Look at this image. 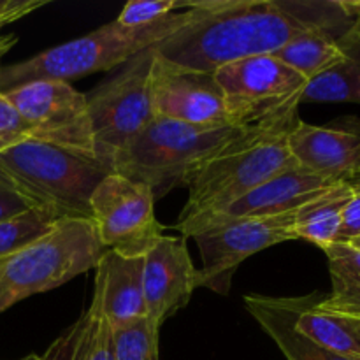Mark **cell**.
Wrapping results in <instances>:
<instances>
[{
	"label": "cell",
	"mask_w": 360,
	"mask_h": 360,
	"mask_svg": "<svg viewBox=\"0 0 360 360\" xmlns=\"http://www.w3.org/2000/svg\"><path fill=\"white\" fill-rule=\"evenodd\" d=\"M192 6L195 18L158 42L155 51L204 72L236 60L273 55L306 32L343 35L357 21L341 0H192Z\"/></svg>",
	"instance_id": "6da1fadb"
},
{
	"label": "cell",
	"mask_w": 360,
	"mask_h": 360,
	"mask_svg": "<svg viewBox=\"0 0 360 360\" xmlns=\"http://www.w3.org/2000/svg\"><path fill=\"white\" fill-rule=\"evenodd\" d=\"M301 95L259 122L246 125L236 139L211 155L190 179L188 199L174 227L220 213L246 193L295 167L288 137L299 122Z\"/></svg>",
	"instance_id": "7a4b0ae2"
},
{
	"label": "cell",
	"mask_w": 360,
	"mask_h": 360,
	"mask_svg": "<svg viewBox=\"0 0 360 360\" xmlns=\"http://www.w3.org/2000/svg\"><path fill=\"white\" fill-rule=\"evenodd\" d=\"M195 18V7L169 14L146 27H123L111 21L74 41L49 48L23 62L2 67L0 91L30 81H65L122 67L144 49L155 48Z\"/></svg>",
	"instance_id": "3957f363"
},
{
	"label": "cell",
	"mask_w": 360,
	"mask_h": 360,
	"mask_svg": "<svg viewBox=\"0 0 360 360\" xmlns=\"http://www.w3.org/2000/svg\"><path fill=\"white\" fill-rule=\"evenodd\" d=\"M245 127H200L155 118L112 162V172L143 183L162 199L186 188L206 158L239 136Z\"/></svg>",
	"instance_id": "277c9868"
},
{
	"label": "cell",
	"mask_w": 360,
	"mask_h": 360,
	"mask_svg": "<svg viewBox=\"0 0 360 360\" xmlns=\"http://www.w3.org/2000/svg\"><path fill=\"white\" fill-rule=\"evenodd\" d=\"M0 172L30 207L90 220V197L109 174L101 162L27 139L0 155Z\"/></svg>",
	"instance_id": "5b68a950"
},
{
	"label": "cell",
	"mask_w": 360,
	"mask_h": 360,
	"mask_svg": "<svg viewBox=\"0 0 360 360\" xmlns=\"http://www.w3.org/2000/svg\"><path fill=\"white\" fill-rule=\"evenodd\" d=\"M105 253L91 220L62 218L48 234L0 262V315L95 269Z\"/></svg>",
	"instance_id": "8992f818"
},
{
	"label": "cell",
	"mask_w": 360,
	"mask_h": 360,
	"mask_svg": "<svg viewBox=\"0 0 360 360\" xmlns=\"http://www.w3.org/2000/svg\"><path fill=\"white\" fill-rule=\"evenodd\" d=\"M153 60L155 48L144 49L109 79L84 94L95 155L111 172L115 158L155 120L150 94Z\"/></svg>",
	"instance_id": "52a82bcc"
},
{
	"label": "cell",
	"mask_w": 360,
	"mask_h": 360,
	"mask_svg": "<svg viewBox=\"0 0 360 360\" xmlns=\"http://www.w3.org/2000/svg\"><path fill=\"white\" fill-rule=\"evenodd\" d=\"M2 94L27 123L30 139L97 160L84 94L65 81H30Z\"/></svg>",
	"instance_id": "ba28073f"
},
{
	"label": "cell",
	"mask_w": 360,
	"mask_h": 360,
	"mask_svg": "<svg viewBox=\"0 0 360 360\" xmlns=\"http://www.w3.org/2000/svg\"><path fill=\"white\" fill-rule=\"evenodd\" d=\"M90 220L102 245L125 257H144L164 236L151 190L116 172H109L91 193Z\"/></svg>",
	"instance_id": "9c48e42d"
},
{
	"label": "cell",
	"mask_w": 360,
	"mask_h": 360,
	"mask_svg": "<svg viewBox=\"0 0 360 360\" xmlns=\"http://www.w3.org/2000/svg\"><path fill=\"white\" fill-rule=\"evenodd\" d=\"M295 211L224 221L193 234L202 260L199 287L227 295L232 276L246 259L274 245L297 239L294 232Z\"/></svg>",
	"instance_id": "30bf717a"
},
{
	"label": "cell",
	"mask_w": 360,
	"mask_h": 360,
	"mask_svg": "<svg viewBox=\"0 0 360 360\" xmlns=\"http://www.w3.org/2000/svg\"><path fill=\"white\" fill-rule=\"evenodd\" d=\"M225 111L232 125L245 127L266 118L304 91L308 79L274 55H259L225 63L214 70Z\"/></svg>",
	"instance_id": "8fae6325"
},
{
	"label": "cell",
	"mask_w": 360,
	"mask_h": 360,
	"mask_svg": "<svg viewBox=\"0 0 360 360\" xmlns=\"http://www.w3.org/2000/svg\"><path fill=\"white\" fill-rule=\"evenodd\" d=\"M150 94L155 118L200 127L232 125L214 72L178 65L155 51Z\"/></svg>",
	"instance_id": "7c38bea8"
},
{
	"label": "cell",
	"mask_w": 360,
	"mask_h": 360,
	"mask_svg": "<svg viewBox=\"0 0 360 360\" xmlns=\"http://www.w3.org/2000/svg\"><path fill=\"white\" fill-rule=\"evenodd\" d=\"M341 183V181H340ZM338 181L316 176L306 169L295 167L274 176L273 179L264 185L257 186L245 197L236 200L220 213L210 214V217L199 218V220L188 221L185 225L174 227L181 232L183 238H192L193 234L211 225L224 224V221L241 220V218H257V217H274V214L288 213L304 206L309 200L316 199L323 192L336 186Z\"/></svg>",
	"instance_id": "4fadbf2b"
},
{
	"label": "cell",
	"mask_w": 360,
	"mask_h": 360,
	"mask_svg": "<svg viewBox=\"0 0 360 360\" xmlns=\"http://www.w3.org/2000/svg\"><path fill=\"white\" fill-rule=\"evenodd\" d=\"M144 302L157 327L185 308L199 288V269L190 259L186 238L162 236L144 255Z\"/></svg>",
	"instance_id": "5bb4252c"
},
{
	"label": "cell",
	"mask_w": 360,
	"mask_h": 360,
	"mask_svg": "<svg viewBox=\"0 0 360 360\" xmlns=\"http://www.w3.org/2000/svg\"><path fill=\"white\" fill-rule=\"evenodd\" d=\"M288 148L299 167L330 181H345L360 171V120L343 116L327 125L299 120Z\"/></svg>",
	"instance_id": "9a60e30c"
},
{
	"label": "cell",
	"mask_w": 360,
	"mask_h": 360,
	"mask_svg": "<svg viewBox=\"0 0 360 360\" xmlns=\"http://www.w3.org/2000/svg\"><path fill=\"white\" fill-rule=\"evenodd\" d=\"M144 257H125L109 252L95 267L94 297L111 327L146 319L144 302Z\"/></svg>",
	"instance_id": "2e32d148"
},
{
	"label": "cell",
	"mask_w": 360,
	"mask_h": 360,
	"mask_svg": "<svg viewBox=\"0 0 360 360\" xmlns=\"http://www.w3.org/2000/svg\"><path fill=\"white\" fill-rule=\"evenodd\" d=\"M320 292L287 297L294 327L320 347L360 360V315L329 308Z\"/></svg>",
	"instance_id": "e0dca14e"
},
{
	"label": "cell",
	"mask_w": 360,
	"mask_h": 360,
	"mask_svg": "<svg viewBox=\"0 0 360 360\" xmlns=\"http://www.w3.org/2000/svg\"><path fill=\"white\" fill-rule=\"evenodd\" d=\"M246 309L259 322L264 333L276 343L287 360H352L320 347L299 333L292 322L287 297L246 295Z\"/></svg>",
	"instance_id": "ac0fdd59"
},
{
	"label": "cell",
	"mask_w": 360,
	"mask_h": 360,
	"mask_svg": "<svg viewBox=\"0 0 360 360\" xmlns=\"http://www.w3.org/2000/svg\"><path fill=\"white\" fill-rule=\"evenodd\" d=\"M341 60L308 81L302 102H354L360 104V20L340 39Z\"/></svg>",
	"instance_id": "d6986e66"
},
{
	"label": "cell",
	"mask_w": 360,
	"mask_h": 360,
	"mask_svg": "<svg viewBox=\"0 0 360 360\" xmlns=\"http://www.w3.org/2000/svg\"><path fill=\"white\" fill-rule=\"evenodd\" d=\"M42 360H112V327L97 302L56 338Z\"/></svg>",
	"instance_id": "ffe728a7"
},
{
	"label": "cell",
	"mask_w": 360,
	"mask_h": 360,
	"mask_svg": "<svg viewBox=\"0 0 360 360\" xmlns=\"http://www.w3.org/2000/svg\"><path fill=\"white\" fill-rule=\"evenodd\" d=\"M352 195H354V181L348 178L299 207L295 211V238L313 243L319 248L336 243L343 213Z\"/></svg>",
	"instance_id": "44dd1931"
},
{
	"label": "cell",
	"mask_w": 360,
	"mask_h": 360,
	"mask_svg": "<svg viewBox=\"0 0 360 360\" xmlns=\"http://www.w3.org/2000/svg\"><path fill=\"white\" fill-rule=\"evenodd\" d=\"M340 39L341 35L327 30L306 32L292 39L273 55L309 81L340 62Z\"/></svg>",
	"instance_id": "7402d4cb"
},
{
	"label": "cell",
	"mask_w": 360,
	"mask_h": 360,
	"mask_svg": "<svg viewBox=\"0 0 360 360\" xmlns=\"http://www.w3.org/2000/svg\"><path fill=\"white\" fill-rule=\"evenodd\" d=\"M322 250L333 281V290L323 295V302L329 308L360 315V252L345 243H333Z\"/></svg>",
	"instance_id": "603a6c76"
},
{
	"label": "cell",
	"mask_w": 360,
	"mask_h": 360,
	"mask_svg": "<svg viewBox=\"0 0 360 360\" xmlns=\"http://www.w3.org/2000/svg\"><path fill=\"white\" fill-rule=\"evenodd\" d=\"M58 220L49 211L30 207L0 221V262L48 234Z\"/></svg>",
	"instance_id": "cb8c5ba5"
},
{
	"label": "cell",
	"mask_w": 360,
	"mask_h": 360,
	"mask_svg": "<svg viewBox=\"0 0 360 360\" xmlns=\"http://www.w3.org/2000/svg\"><path fill=\"white\" fill-rule=\"evenodd\" d=\"M158 333L160 327L148 316L112 327V360H160Z\"/></svg>",
	"instance_id": "d4e9b609"
},
{
	"label": "cell",
	"mask_w": 360,
	"mask_h": 360,
	"mask_svg": "<svg viewBox=\"0 0 360 360\" xmlns=\"http://www.w3.org/2000/svg\"><path fill=\"white\" fill-rule=\"evenodd\" d=\"M181 7L190 9L192 2H178V0H130L120 11L116 23L123 27H146L167 18L169 14L178 13Z\"/></svg>",
	"instance_id": "484cf974"
},
{
	"label": "cell",
	"mask_w": 360,
	"mask_h": 360,
	"mask_svg": "<svg viewBox=\"0 0 360 360\" xmlns=\"http://www.w3.org/2000/svg\"><path fill=\"white\" fill-rule=\"evenodd\" d=\"M27 139H30L27 123L0 91V155Z\"/></svg>",
	"instance_id": "4316f807"
},
{
	"label": "cell",
	"mask_w": 360,
	"mask_h": 360,
	"mask_svg": "<svg viewBox=\"0 0 360 360\" xmlns=\"http://www.w3.org/2000/svg\"><path fill=\"white\" fill-rule=\"evenodd\" d=\"M352 181H354V195L345 210L340 234L336 239V243H345V245L360 236V171L352 176Z\"/></svg>",
	"instance_id": "83f0119b"
},
{
	"label": "cell",
	"mask_w": 360,
	"mask_h": 360,
	"mask_svg": "<svg viewBox=\"0 0 360 360\" xmlns=\"http://www.w3.org/2000/svg\"><path fill=\"white\" fill-rule=\"evenodd\" d=\"M27 210H30L27 200L14 190V186L0 172V221Z\"/></svg>",
	"instance_id": "f1b7e54d"
},
{
	"label": "cell",
	"mask_w": 360,
	"mask_h": 360,
	"mask_svg": "<svg viewBox=\"0 0 360 360\" xmlns=\"http://www.w3.org/2000/svg\"><path fill=\"white\" fill-rule=\"evenodd\" d=\"M48 0H0V28L46 6Z\"/></svg>",
	"instance_id": "f546056e"
},
{
	"label": "cell",
	"mask_w": 360,
	"mask_h": 360,
	"mask_svg": "<svg viewBox=\"0 0 360 360\" xmlns=\"http://www.w3.org/2000/svg\"><path fill=\"white\" fill-rule=\"evenodd\" d=\"M16 41H18V37L14 34L0 35V60H2V56L6 55V53L9 51L14 44H16ZM0 76H2V65H0Z\"/></svg>",
	"instance_id": "4dcf8cb0"
},
{
	"label": "cell",
	"mask_w": 360,
	"mask_h": 360,
	"mask_svg": "<svg viewBox=\"0 0 360 360\" xmlns=\"http://www.w3.org/2000/svg\"><path fill=\"white\" fill-rule=\"evenodd\" d=\"M343 9L355 20H360V0H341Z\"/></svg>",
	"instance_id": "1f68e13d"
},
{
	"label": "cell",
	"mask_w": 360,
	"mask_h": 360,
	"mask_svg": "<svg viewBox=\"0 0 360 360\" xmlns=\"http://www.w3.org/2000/svg\"><path fill=\"white\" fill-rule=\"evenodd\" d=\"M347 245H350V246H352V248L359 250V252H360V236H359V238L352 239V241H350V243H347Z\"/></svg>",
	"instance_id": "d6a6232c"
},
{
	"label": "cell",
	"mask_w": 360,
	"mask_h": 360,
	"mask_svg": "<svg viewBox=\"0 0 360 360\" xmlns=\"http://www.w3.org/2000/svg\"><path fill=\"white\" fill-rule=\"evenodd\" d=\"M20 360H42V357H39V355H27V357H23V359H20Z\"/></svg>",
	"instance_id": "836d02e7"
}]
</instances>
